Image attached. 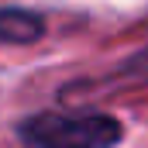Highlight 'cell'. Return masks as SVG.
<instances>
[{"mask_svg":"<svg viewBox=\"0 0 148 148\" xmlns=\"http://www.w3.org/2000/svg\"><path fill=\"white\" fill-rule=\"evenodd\" d=\"M21 138L38 148H107L121 141V124L107 114H38L21 124Z\"/></svg>","mask_w":148,"mask_h":148,"instance_id":"1","label":"cell"},{"mask_svg":"<svg viewBox=\"0 0 148 148\" xmlns=\"http://www.w3.org/2000/svg\"><path fill=\"white\" fill-rule=\"evenodd\" d=\"M45 31V21L31 10H0V41H35Z\"/></svg>","mask_w":148,"mask_h":148,"instance_id":"2","label":"cell"}]
</instances>
